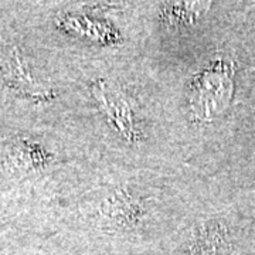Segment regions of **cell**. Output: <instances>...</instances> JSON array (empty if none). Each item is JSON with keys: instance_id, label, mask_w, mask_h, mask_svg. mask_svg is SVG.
<instances>
[{"instance_id": "obj_1", "label": "cell", "mask_w": 255, "mask_h": 255, "mask_svg": "<svg viewBox=\"0 0 255 255\" xmlns=\"http://www.w3.org/2000/svg\"><path fill=\"white\" fill-rule=\"evenodd\" d=\"M230 90L231 82L224 73L219 70L203 73L196 82H193V110L204 118L219 114L227 105Z\"/></svg>"}]
</instances>
